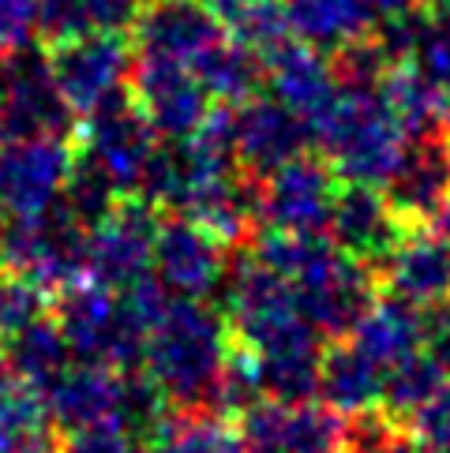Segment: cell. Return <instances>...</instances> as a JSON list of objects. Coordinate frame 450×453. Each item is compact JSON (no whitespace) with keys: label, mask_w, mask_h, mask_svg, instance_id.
I'll return each mask as SVG.
<instances>
[{"label":"cell","mask_w":450,"mask_h":453,"mask_svg":"<svg viewBox=\"0 0 450 453\" xmlns=\"http://www.w3.org/2000/svg\"><path fill=\"white\" fill-rule=\"evenodd\" d=\"M233 345V330L221 311H214L206 300L176 296L147 334L143 375L162 390L169 404L206 409L221 397L237 352Z\"/></svg>","instance_id":"obj_1"},{"label":"cell","mask_w":450,"mask_h":453,"mask_svg":"<svg viewBox=\"0 0 450 453\" xmlns=\"http://www.w3.org/2000/svg\"><path fill=\"white\" fill-rule=\"evenodd\" d=\"M169 293L158 278H143L128 288H109L102 281H83L53 300V315L64 337L83 364H105L128 371L143 360L154 319L166 311Z\"/></svg>","instance_id":"obj_2"},{"label":"cell","mask_w":450,"mask_h":453,"mask_svg":"<svg viewBox=\"0 0 450 453\" xmlns=\"http://www.w3.org/2000/svg\"><path fill=\"white\" fill-rule=\"evenodd\" d=\"M312 139L338 180L372 188L391 180L409 147L406 127L383 102L379 87H342L327 117L312 127Z\"/></svg>","instance_id":"obj_3"},{"label":"cell","mask_w":450,"mask_h":453,"mask_svg":"<svg viewBox=\"0 0 450 453\" xmlns=\"http://www.w3.org/2000/svg\"><path fill=\"white\" fill-rule=\"evenodd\" d=\"M53 427L87 431V427H128L158 431L166 419V397L147 375H128L120 367L75 360L64 375L42 394Z\"/></svg>","instance_id":"obj_4"},{"label":"cell","mask_w":450,"mask_h":453,"mask_svg":"<svg viewBox=\"0 0 450 453\" xmlns=\"http://www.w3.org/2000/svg\"><path fill=\"white\" fill-rule=\"evenodd\" d=\"M158 127L139 109L132 94L112 102L83 120V150L79 161L90 165L102 180L117 191L120 199L143 196V180L151 173V161L158 154Z\"/></svg>","instance_id":"obj_5"},{"label":"cell","mask_w":450,"mask_h":453,"mask_svg":"<svg viewBox=\"0 0 450 453\" xmlns=\"http://www.w3.org/2000/svg\"><path fill=\"white\" fill-rule=\"evenodd\" d=\"M87 233L60 203L38 218H8V270L23 273L42 293L60 296L90 281Z\"/></svg>","instance_id":"obj_6"},{"label":"cell","mask_w":450,"mask_h":453,"mask_svg":"<svg viewBox=\"0 0 450 453\" xmlns=\"http://www.w3.org/2000/svg\"><path fill=\"white\" fill-rule=\"evenodd\" d=\"M50 68L79 120L132 94L136 50L124 35H83L50 45Z\"/></svg>","instance_id":"obj_7"},{"label":"cell","mask_w":450,"mask_h":453,"mask_svg":"<svg viewBox=\"0 0 450 453\" xmlns=\"http://www.w3.org/2000/svg\"><path fill=\"white\" fill-rule=\"evenodd\" d=\"M79 154L64 135L12 139L0 142V214L4 218H38L64 199Z\"/></svg>","instance_id":"obj_8"},{"label":"cell","mask_w":450,"mask_h":453,"mask_svg":"<svg viewBox=\"0 0 450 453\" xmlns=\"http://www.w3.org/2000/svg\"><path fill=\"white\" fill-rule=\"evenodd\" d=\"M338 191V173L327 165V157L300 154L260 176V225L270 233L319 236L330 229Z\"/></svg>","instance_id":"obj_9"},{"label":"cell","mask_w":450,"mask_h":453,"mask_svg":"<svg viewBox=\"0 0 450 453\" xmlns=\"http://www.w3.org/2000/svg\"><path fill=\"white\" fill-rule=\"evenodd\" d=\"M75 127V112L64 102L57 75L50 68V53L15 50L4 53V105H0V142L38 139V135H68Z\"/></svg>","instance_id":"obj_10"},{"label":"cell","mask_w":450,"mask_h":453,"mask_svg":"<svg viewBox=\"0 0 450 453\" xmlns=\"http://www.w3.org/2000/svg\"><path fill=\"white\" fill-rule=\"evenodd\" d=\"M158 206L143 196L120 199L109 214L87 233V270L90 281L109 288H128L151 278L154 240H158Z\"/></svg>","instance_id":"obj_11"},{"label":"cell","mask_w":450,"mask_h":453,"mask_svg":"<svg viewBox=\"0 0 450 453\" xmlns=\"http://www.w3.org/2000/svg\"><path fill=\"white\" fill-rule=\"evenodd\" d=\"M345 424L330 404L260 397L240 412V434L248 453H338L345 446Z\"/></svg>","instance_id":"obj_12"},{"label":"cell","mask_w":450,"mask_h":453,"mask_svg":"<svg viewBox=\"0 0 450 453\" xmlns=\"http://www.w3.org/2000/svg\"><path fill=\"white\" fill-rule=\"evenodd\" d=\"M132 98L151 117L162 139L196 135L214 109V98L188 64L147 53H136L132 64Z\"/></svg>","instance_id":"obj_13"},{"label":"cell","mask_w":450,"mask_h":453,"mask_svg":"<svg viewBox=\"0 0 450 453\" xmlns=\"http://www.w3.org/2000/svg\"><path fill=\"white\" fill-rule=\"evenodd\" d=\"M151 273L169 296L206 300L229 278V255H225V244L214 233L176 214L158 225Z\"/></svg>","instance_id":"obj_14"},{"label":"cell","mask_w":450,"mask_h":453,"mask_svg":"<svg viewBox=\"0 0 450 453\" xmlns=\"http://www.w3.org/2000/svg\"><path fill=\"white\" fill-rule=\"evenodd\" d=\"M312 127L275 94H255L244 105H233V154L248 176H267L285 161L308 154Z\"/></svg>","instance_id":"obj_15"},{"label":"cell","mask_w":450,"mask_h":453,"mask_svg":"<svg viewBox=\"0 0 450 453\" xmlns=\"http://www.w3.org/2000/svg\"><path fill=\"white\" fill-rule=\"evenodd\" d=\"M225 38V19L206 0H143L132 23V50L196 64L214 42Z\"/></svg>","instance_id":"obj_16"},{"label":"cell","mask_w":450,"mask_h":453,"mask_svg":"<svg viewBox=\"0 0 450 453\" xmlns=\"http://www.w3.org/2000/svg\"><path fill=\"white\" fill-rule=\"evenodd\" d=\"M406 233H409V225L398 218L387 191H379L372 184H345L338 191L327 236L349 258L379 270Z\"/></svg>","instance_id":"obj_17"},{"label":"cell","mask_w":450,"mask_h":453,"mask_svg":"<svg viewBox=\"0 0 450 453\" xmlns=\"http://www.w3.org/2000/svg\"><path fill=\"white\" fill-rule=\"evenodd\" d=\"M398 218L409 225H431L450 196V132L409 139L391 180L383 184Z\"/></svg>","instance_id":"obj_18"},{"label":"cell","mask_w":450,"mask_h":453,"mask_svg":"<svg viewBox=\"0 0 450 453\" xmlns=\"http://www.w3.org/2000/svg\"><path fill=\"white\" fill-rule=\"evenodd\" d=\"M376 273L391 296H401L421 311L436 307L450 296V244L436 229L428 233L424 225H413Z\"/></svg>","instance_id":"obj_19"},{"label":"cell","mask_w":450,"mask_h":453,"mask_svg":"<svg viewBox=\"0 0 450 453\" xmlns=\"http://www.w3.org/2000/svg\"><path fill=\"white\" fill-rule=\"evenodd\" d=\"M267 72V87L270 94L289 105L300 120H308V127H315L327 117V109L334 105L338 90H342V79L334 72V60L327 53L304 45L300 38L293 45H285L278 57H270L263 64Z\"/></svg>","instance_id":"obj_20"},{"label":"cell","mask_w":450,"mask_h":453,"mask_svg":"<svg viewBox=\"0 0 450 453\" xmlns=\"http://www.w3.org/2000/svg\"><path fill=\"white\" fill-rule=\"evenodd\" d=\"M345 342L357 345L368 360H376L383 371H391L394 364L406 360V356L424 349V315H421V307L406 303L401 296L383 293L353 322Z\"/></svg>","instance_id":"obj_21"},{"label":"cell","mask_w":450,"mask_h":453,"mask_svg":"<svg viewBox=\"0 0 450 453\" xmlns=\"http://www.w3.org/2000/svg\"><path fill=\"white\" fill-rule=\"evenodd\" d=\"M0 349H4L12 382L30 386V390H38V394L50 390L64 371L75 364V352H72L68 337H64L53 311L42 315L38 322H30L23 330H15L12 337H4Z\"/></svg>","instance_id":"obj_22"},{"label":"cell","mask_w":450,"mask_h":453,"mask_svg":"<svg viewBox=\"0 0 450 453\" xmlns=\"http://www.w3.org/2000/svg\"><path fill=\"white\" fill-rule=\"evenodd\" d=\"M383 382H387V371L376 360H368L357 345H327L323 371H319V394L338 416L376 412L383 404Z\"/></svg>","instance_id":"obj_23"},{"label":"cell","mask_w":450,"mask_h":453,"mask_svg":"<svg viewBox=\"0 0 450 453\" xmlns=\"http://www.w3.org/2000/svg\"><path fill=\"white\" fill-rule=\"evenodd\" d=\"M379 94L391 105L398 124L406 127L409 139L450 132V94L431 83L416 64L409 60L391 64V72L379 83Z\"/></svg>","instance_id":"obj_24"},{"label":"cell","mask_w":450,"mask_h":453,"mask_svg":"<svg viewBox=\"0 0 450 453\" xmlns=\"http://www.w3.org/2000/svg\"><path fill=\"white\" fill-rule=\"evenodd\" d=\"M293 35L319 53H338L342 45L368 35L376 15L364 0H282Z\"/></svg>","instance_id":"obj_25"},{"label":"cell","mask_w":450,"mask_h":453,"mask_svg":"<svg viewBox=\"0 0 450 453\" xmlns=\"http://www.w3.org/2000/svg\"><path fill=\"white\" fill-rule=\"evenodd\" d=\"M143 0H42L38 35L45 45L83 35H124L132 30Z\"/></svg>","instance_id":"obj_26"},{"label":"cell","mask_w":450,"mask_h":453,"mask_svg":"<svg viewBox=\"0 0 450 453\" xmlns=\"http://www.w3.org/2000/svg\"><path fill=\"white\" fill-rule=\"evenodd\" d=\"M191 72L199 75V83L214 98V105H244L267 83L263 60L255 57L244 42H237L229 35L214 42L211 50L191 64Z\"/></svg>","instance_id":"obj_27"},{"label":"cell","mask_w":450,"mask_h":453,"mask_svg":"<svg viewBox=\"0 0 450 453\" xmlns=\"http://www.w3.org/2000/svg\"><path fill=\"white\" fill-rule=\"evenodd\" d=\"M0 453H57L53 416L30 386L12 382L0 390Z\"/></svg>","instance_id":"obj_28"},{"label":"cell","mask_w":450,"mask_h":453,"mask_svg":"<svg viewBox=\"0 0 450 453\" xmlns=\"http://www.w3.org/2000/svg\"><path fill=\"white\" fill-rule=\"evenodd\" d=\"M154 453H248V442L221 416L188 409L184 416L162 419L154 431Z\"/></svg>","instance_id":"obj_29"},{"label":"cell","mask_w":450,"mask_h":453,"mask_svg":"<svg viewBox=\"0 0 450 453\" xmlns=\"http://www.w3.org/2000/svg\"><path fill=\"white\" fill-rule=\"evenodd\" d=\"M443 382H446L443 360L431 356L428 349H421L387 371V382H383V409L394 412V416H413L421 404H428L439 394Z\"/></svg>","instance_id":"obj_30"},{"label":"cell","mask_w":450,"mask_h":453,"mask_svg":"<svg viewBox=\"0 0 450 453\" xmlns=\"http://www.w3.org/2000/svg\"><path fill=\"white\" fill-rule=\"evenodd\" d=\"M229 27H233V38L244 42L263 64L270 57H278L285 45L297 42L293 23H289V12H285L282 0H248V4L229 19Z\"/></svg>","instance_id":"obj_31"},{"label":"cell","mask_w":450,"mask_h":453,"mask_svg":"<svg viewBox=\"0 0 450 453\" xmlns=\"http://www.w3.org/2000/svg\"><path fill=\"white\" fill-rule=\"evenodd\" d=\"M50 311H53L50 293H42L35 281L23 278V273L0 270V342L12 337L15 330L30 326V322H38Z\"/></svg>","instance_id":"obj_32"},{"label":"cell","mask_w":450,"mask_h":453,"mask_svg":"<svg viewBox=\"0 0 450 453\" xmlns=\"http://www.w3.org/2000/svg\"><path fill=\"white\" fill-rule=\"evenodd\" d=\"M409 427L416 453H450V382H443L439 394L409 416Z\"/></svg>","instance_id":"obj_33"},{"label":"cell","mask_w":450,"mask_h":453,"mask_svg":"<svg viewBox=\"0 0 450 453\" xmlns=\"http://www.w3.org/2000/svg\"><path fill=\"white\" fill-rule=\"evenodd\" d=\"M409 64H416L431 83L450 94V19H436V15H428Z\"/></svg>","instance_id":"obj_34"},{"label":"cell","mask_w":450,"mask_h":453,"mask_svg":"<svg viewBox=\"0 0 450 453\" xmlns=\"http://www.w3.org/2000/svg\"><path fill=\"white\" fill-rule=\"evenodd\" d=\"M42 0H0V53L27 50L38 35Z\"/></svg>","instance_id":"obj_35"},{"label":"cell","mask_w":450,"mask_h":453,"mask_svg":"<svg viewBox=\"0 0 450 453\" xmlns=\"http://www.w3.org/2000/svg\"><path fill=\"white\" fill-rule=\"evenodd\" d=\"M60 453H147L136 431L128 427H87L72 431Z\"/></svg>","instance_id":"obj_36"},{"label":"cell","mask_w":450,"mask_h":453,"mask_svg":"<svg viewBox=\"0 0 450 453\" xmlns=\"http://www.w3.org/2000/svg\"><path fill=\"white\" fill-rule=\"evenodd\" d=\"M424 349L431 356H439L443 367L450 371V296L439 300L436 307H428V315H424Z\"/></svg>","instance_id":"obj_37"},{"label":"cell","mask_w":450,"mask_h":453,"mask_svg":"<svg viewBox=\"0 0 450 453\" xmlns=\"http://www.w3.org/2000/svg\"><path fill=\"white\" fill-rule=\"evenodd\" d=\"M364 4L376 19H394V15H409L416 8H424V0H364Z\"/></svg>","instance_id":"obj_38"},{"label":"cell","mask_w":450,"mask_h":453,"mask_svg":"<svg viewBox=\"0 0 450 453\" xmlns=\"http://www.w3.org/2000/svg\"><path fill=\"white\" fill-rule=\"evenodd\" d=\"M431 229H436L443 240H446V244H450V196L443 199V206H439V214L436 218H431Z\"/></svg>","instance_id":"obj_39"},{"label":"cell","mask_w":450,"mask_h":453,"mask_svg":"<svg viewBox=\"0 0 450 453\" xmlns=\"http://www.w3.org/2000/svg\"><path fill=\"white\" fill-rule=\"evenodd\" d=\"M206 4H211V8H214V12L221 15V19H225V23H229V19H233V15H237L240 8H244V4H248V0H206Z\"/></svg>","instance_id":"obj_40"},{"label":"cell","mask_w":450,"mask_h":453,"mask_svg":"<svg viewBox=\"0 0 450 453\" xmlns=\"http://www.w3.org/2000/svg\"><path fill=\"white\" fill-rule=\"evenodd\" d=\"M424 12L436 19H450V0H424Z\"/></svg>","instance_id":"obj_41"},{"label":"cell","mask_w":450,"mask_h":453,"mask_svg":"<svg viewBox=\"0 0 450 453\" xmlns=\"http://www.w3.org/2000/svg\"><path fill=\"white\" fill-rule=\"evenodd\" d=\"M0 270H8V218L0 214Z\"/></svg>","instance_id":"obj_42"},{"label":"cell","mask_w":450,"mask_h":453,"mask_svg":"<svg viewBox=\"0 0 450 453\" xmlns=\"http://www.w3.org/2000/svg\"><path fill=\"white\" fill-rule=\"evenodd\" d=\"M372 453H409V446H406V442H394V446H387V449H372Z\"/></svg>","instance_id":"obj_43"}]
</instances>
